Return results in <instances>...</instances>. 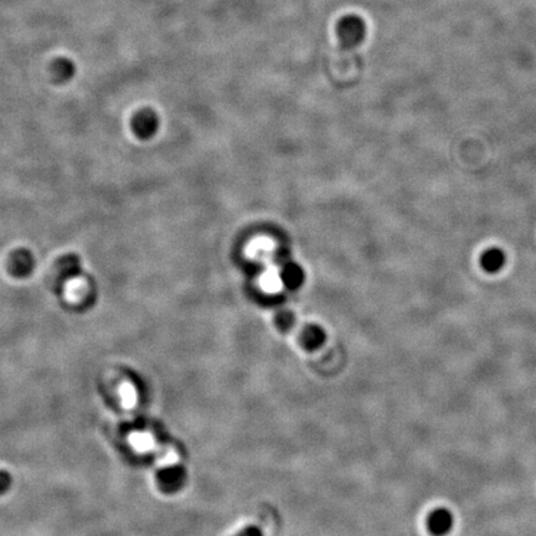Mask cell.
<instances>
[{
  "label": "cell",
  "mask_w": 536,
  "mask_h": 536,
  "mask_svg": "<svg viewBox=\"0 0 536 536\" xmlns=\"http://www.w3.org/2000/svg\"><path fill=\"white\" fill-rule=\"evenodd\" d=\"M82 274V262L77 255L69 253L60 258L55 266L54 276L51 279V288L56 295H61L65 286L72 279H79Z\"/></svg>",
  "instance_id": "1"
},
{
  "label": "cell",
  "mask_w": 536,
  "mask_h": 536,
  "mask_svg": "<svg viewBox=\"0 0 536 536\" xmlns=\"http://www.w3.org/2000/svg\"><path fill=\"white\" fill-rule=\"evenodd\" d=\"M188 479L187 469L182 466H168L156 473V484L163 493L174 494L184 487Z\"/></svg>",
  "instance_id": "2"
},
{
  "label": "cell",
  "mask_w": 536,
  "mask_h": 536,
  "mask_svg": "<svg viewBox=\"0 0 536 536\" xmlns=\"http://www.w3.org/2000/svg\"><path fill=\"white\" fill-rule=\"evenodd\" d=\"M134 134L142 140H148L156 135L159 129V117L153 109L145 108L134 114L132 119Z\"/></svg>",
  "instance_id": "3"
},
{
  "label": "cell",
  "mask_w": 536,
  "mask_h": 536,
  "mask_svg": "<svg viewBox=\"0 0 536 536\" xmlns=\"http://www.w3.org/2000/svg\"><path fill=\"white\" fill-rule=\"evenodd\" d=\"M35 268H36V258L34 256V253L27 248L16 250L15 253L11 255L9 269H11V274L16 279H24L30 277L34 274Z\"/></svg>",
  "instance_id": "4"
},
{
  "label": "cell",
  "mask_w": 536,
  "mask_h": 536,
  "mask_svg": "<svg viewBox=\"0 0 536 536\" xmlns=\"http://www.w3.org/2000/svg\"><path fill=\"white\" fill-rule=\"evenodd\" d=\"M455 526V515L450 509L438 508L429 515L427 529L434 536H445Z\"/></svg>",
  "instance_id": "5"
},
{
  "label": "cell",
  "mask_w": 536,
  "mask_h": 536,
  "mask_svg": "<svg viewBox=\"0 0 536 536\" xmlns=\"http://www.w3.org/2000/svg\"><path fill=\"white\" fill-rule=\"evenodd\" d=\"M338 36L345 46H354L363 36V24L355 16H347L339 22Z\"/></svg>",
  "instance_id": "6"
},
{
  "label": "cell",
  "mask_w": 536,
  "mask_h": 536,
  "mask_svg": "<svg viewBox=\"0 0 536 536\" xmlns=\"http://www.w3.org/2000/svg\"><path fill=\"white\" fill-rule=\"evenodd\" d=\"M326 340H327V333L321 326H316V324L307 326L300 334L302 345L311 351L322 348Z\"/></svg>",
  "instance_id": "7"
},
{
  "label": "cell",
  "mask_w": 536,
  "mask_h": 536,
  "mask_svg": "<svg viewBox=\"0 0 536 536\" xmlns=\"http://www.w3.org/2000/svg\"><path fill=\"white\" fill-rule=\"evenodd\" d=\"M304 271L300 264L295 262H288L284 264L281 272V281L286 288L290 290H298L302 284L304 283Z\"/></svg>",
  "instance_id": "8"
},
{
  "label": "cell",
  "mask_w": 536,
  "mask_h": 536,
  "mask_svg": "<svg viewBox=\"0 0 536 536\" xmlns=\"http://www.w3.org/2000/svg\"><path fill=\"white\" fill-rule=\"evenodd\" d=\"M51 74H53V77L56 82L66 83L75 77V62L71 59H67V58L56 59L51 66Z\"/></svg>",
  "instance_id": "9"
},
{
  "label": "cell",
  "mask_w": 536,
  "mask_h": 536,
  "mask_svg": "<svg viewBox=\"0 0 536 536\" xmlns=\"http://www.w3.org/2000/svg\"><path fill=\"white\" fill-rule=\"evenodd\" d=\"M481 263H482V267L489 274L498 272L505 264L504 253L502 250L493 247V248H490L488 251L483 253Z\"/></svg>",
  "instance_id": "10"
},
{
  "label": "cell",
  "mask_w": 536,
  "mask_h": 536,
  "mask_svg": "<svg viewBox=\"0 0 536 536\" xmlns=\"http://www.w3.org/2000/svg\"><path fill=\"white\" fill-rule=\"evenodd\" d=\"M274 323L281 332H290V329L295 327V314L290 311H279L274 318Z\"/></svg>",
  "instance_id": "11"
},
{
  "label": "cell",
  "mask_w": 536,
  "mask_h": 536,
  "mask_svg": "<svg viewBox=\"0 0 536 536\" xmlns=\"http://www.w3.org/2000/svg\"><path fill=\"white\" fill-rule=\"evenodd\" d=\"M11 476L6 471H0V495L6 493L11 487Z\"/></svg>",
  "instance_id": "12"
},
{
  "label": "cell",
  "mask_w": 536,
  "mask_h": 536,
  "mask_svg": "<svg viewBox=\"0 0 536 536\" xmlns=\"http://www.w3.org/2000/svg\"><path fill=\"white\" fill-rule=\"evenodd\" d=\"M234 536H263V532L257 526L250 525L243 528L241 531H239L236 535Z\"/></svg>",
  "instance_id": "13"
}]
</instances>
